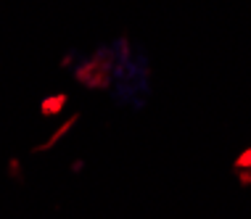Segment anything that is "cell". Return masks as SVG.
<instances>
[{
    "mask_svg": "<svg viewBox=\"0 0 251 219\" xmlns=\"http://www.w3.org/2000/svg\"><path fill=\"white\" fill-rule=\"evenodd\" d=\"M64 103H66V95H56V98H50V100H43V114L53 116L56 111L64 108Z\"/></svg>",
    "mask_w": 251,
    "mask_h": 219,
    "instance_id": "6da1fadb",
    "label": "cell"
},
{
    "mask_svg": "<svg viewBox=\"0 0 251 219\" xmlns=\"http://www.w3.org/2000/svg\"><path fill=\"white\" fill-rule=\"evenodd\" d=\"M238 167H251V150H249V153H246V156H243V159L238 161Z\"/></svg>",
    "mask_w": 251,
    "mask_h": 219,
    "instance_id": "7a4b0ae2",
    "label": "cell"
}]
</instances>
